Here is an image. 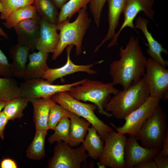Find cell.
<instances>
[{
    "label": "cell",
    "mask_w": 168,
    "mask_h": 168,
    "mask_svg": "<svg viewBox=\"0 0 168 168\" xmlns=\"http://www.w3.org/2000/svg\"><path fill=\"white\" fill-rule=\"evenodd\" d=\"M82 144L76 148L63 141L57 142L53 156L48 161V168H80L89 157Z\"/></svg>",
    "instance_id": "9c48e42d"
},
{
    "label": "cell",
    "mask_w": 168,
    "mask_h": 168,
    "mask_svg": "<svg viewBox=\"0 0 168 168\" xmlns=\"http://www.w3.org/2000/svg\"><path fill=\"white\" fill-rule=\"evenodd\" d=\"M0 36H1V35H0Z\"/></svg>",
    "instance_id": "ee69618b"
},
{
    "label": "cell",
    "mask_w": 168,
    "mask_h": 168,
    "mask_svg": "<svg viewBox=\"0 0 168 168\" xmlns=\"http://www.w3.org/2000/svg\"><path fill=\"white\" fill-rule=\"evenodd\" d=\"M87 79L70 84L54 85L42 78H37L25 80L19 85V87L21 96L29 100L36 98H51L58 93L69 91L72 87Z\"/></svg>",
    "instance_id": "ba28073f"
},
{
    "label": "cell",
    "mask_w": 168,
    "mask_h": 168,
    "mask_svg": "<svg viewBox=\"0 0 168 168\" xmlns=\"http://www.w3.org/2000/svg\"><path fill=\"white\" fill-rule=\"evenodd\" d=\"M8 120L3 111H1L0 113V138L2 140L4 138V131Z\"/></svg>",
    "instance_id": "d590c367"
},
{
    "label": "cell",
    "mask_w": 168,
    "mask_h": 168,
    "mask_svg": "<svg viewBox=\"0 0 168 168\" xmlns=\"http://www.w3.org/2000/svg\"><path fill=\"white\" fill-rule=\"evenodd\" d=\"M161 151L159 149L145 147L140 145L135 136L127 138L124 152L125 168H132L136 165L153 160Z\"/></svg>",
    "instance_id": "4fadbf2b"
},
{
    "label": "cell",
    "mask_w": 168,
    "mask_h": 168,
    "mask_svg": "<svg viewBox=\"0 0 168 168\" xmlns=\"http://www.w3.org/2000/svg\"><path fill=\"white\" fill-rule=\"evenodd\" d=\"M69 119L70 141L68 144L72 147H77L83 142L91 124L85 119L72 112Z\"/></svg>",
    "instance_id": "7402d4cb"
},
{
    "label": "cell",
    "mask_w": 168,
    "mask_h": 168,
    "mask_svg": "<svg viewBox=\"0 0 168 168\" xmlns=\"http://www.w3.org/2000/svg\"><path fill=\"white\" fill-rule=\"evenodd\" d=\"M58 9H60L68 0H52Z\"/></svg>",
    "instance_id": "ab89813d"
},
{
    "label": "cell",
    "mask_w": 168,
    "mask_h": 168,
    "mask_svg": "<svg viewBox=\"0 0 168 168\" xmlns=\"http://www.w3.org/2000/svg\"><path fill=\"white\" fill-rule=\"evenodd\" d=\"M32 5L42 18L56 23L59 13L58 8L52 0H34Z\"/></svg>",
    "instance_id": "484cf974"
},
{
    "label": "cell",
    "mask_w": 168,
    "mask_h": 168,
    "mask_svg": "<svg viewBox=\"0 0 168 168\" xmlns=\"http://www.w3.org/2000/svg\"><path fill=\"white\" fill-rule=\"evenodd\" d=\"M82 143L89 157L95 160L99 159L103 150L104 142L93 126L89 128Z\"/></svg>",
    "instance_id": "603a6c76"
},
{
    "label": "cell",
    "mask_w": 168,
    "mask_h": 168,
    "mask_svg": "<svg viewBox=\"0 0 168 168\" xmlns=\"http://www.w3.org/2000/svg\"><path fill=\"white\" fill-rule=\"evenodd\" d=\"M6 102H5L0 100V113L1 112L2 110L3 109Z\"/></svg>",
    "instance_id": "b9f144b4"
},
{
    "label": "cell",
    "mask_w": 168,
    "mask_h": 168,
    "mask_svg": "<svg viewBox=\"0 0 168 168\" xmlns=\"http://www.w3.org/2000/svg\"><path fill=\"white\" fill-rule=\"evenodd\" d=\"M162 150L158 154V155L168 156V131L166 134L162 146Z\"/></svg>",
    "instance_id": "f35d334b"
},
{
    "label": "cell",
    "mask_w": 168,
    "mask_h": 168,
    "mask_svg": "<svg viewBox=\"0 0 168 168\" xmlns=\"http://www.w3.org/2000/svg\"><path fill=\"white\" fill-rule=\"evenodd\" d=\"M154 3V0H128L123 12L124 15L123 23L108 45V47L110 48L117 45L118 37L121 32L126 27L131 28L138 32L133 21L140 12H143L148 18L153 20L154 12L152 7Z\"/></svg>",
    "instance_id": "7c38bea8"
},
{
    "label": "cell",
    "mask_w": 168,
    "mask_h": 168,
    "mask_svg": "<svg viewBox=\"0 0 168 168\" xmlns=\"http://www.w3.org/2000/svg\"><path fill=\"white\" fill-rule=\"evenodd\" d=\"M87 6L80 9L76 20L56 24L60 31L59 40L57 47L53 53L52 59L55 60L60 55L65 48L70 45L76 46V55L79 56L82 52L83 40L91 23L87 11Z\"/></svg>",
    "instance_id": "3957f363"
},
{
    "label": "cell",
    "mask_w": 168,
    "mask_h": 168,
    "mask_svg": "<svg viewBox=\"0 0 168 168\" xmlns=\"http://www.w3.org/2000/svg\"><path fill=\"white\" fill-rule=\"evenodd\" d=\"M12 59L11 65L12 76L23 78L29 56L30 49L18 43L12 45L9 49Z\"/></svg>",
    "instance_id": "44dd1931"
},
{
    "label": "cell",
    "mask_w": 168,
    "mask_h": 168,
    "mask_svg": "<svg viewBox=\"0 0 168 168\" xmlns=\"http://www.w3.org/2000/svg\"><path fill=\"white\" fill-rule=\"evenodd\" d=\"M34 0H0L2 7L0 18L6 20L15 10L26 6L32 5Z\"/></svg>",
    "instance_id": "4dcf8cb0"
},
{
    "label": "cell",
    "mask_w": 168,
    "mask_h": 168,
    "mask_svg": "<svg viewBox=\"0 0 168 168\" xmlns=\"http://www.w3.org/2000/svg\"><path fill=\"white\" fill-rule=\"evenodd\" d=\"M128 0H107L108 5L109 28L107 35L101 43L95 48L96 52L103 44L115 36V30L118 27L120 17L123 12Z\"/></svg>",
    "instance_id": "ac0fdd59"
},
{
    "label": "cell",
    "mask_w": 168,
    "mask_h": 168,
    "mask_svg": "<svg viewBox=\"0 0 168 168\" xmlns=\"http://www.w3.org/2000/svg\"><path fill=\"white\" fill-rule=\"evenodd\" d=\"M47 131L36 130L34 138L26 151V157L28 159L37 161L45 157V141Z\"/></svg>",
    "instance_id": "cb8c5ba5"
},
{
    "label": "cell",
    "mask_w": 168,
    "mask_h": 168,
    "mask_svg": "<svg viewBox=\"0 0 168 168\" xmlns=\"http://www.w3.org/2000/svg\"><path fill=\"white\" fill-rule=\"evenodd\" d=\"M51 98L66 109L89 122L96 128L103 141L107 134L113 130L96 115L94 110L97 107L95 104L82 102L72 97L67 91L56 93Z\"/></svg>",
    "instance_id": "5b68a950"
},
{
    "label": "cell",
    "mask_w": 168,
    "mask_h": 168,
    "mask_svg": "<svg viewBox=\"0 0 168 168\" xmlns=\"http://www.w3.org/2000/svg\"><path fill=\"white\" fill-rule=\"evenodd\" d=\"M148 21L141 16L136 19L135 26L140 30L142 32L147 42L148 49L146 50L147 54L150 58L157 61L165 68L168 65V61L164 60L162 58V53L167 54V50L164 48L162 44L153 37L147 29Z\"/></svg>",
    "instance_id": "e0dca14e"
},
{
    "label": "cell",
    "mask_w": 168,
    "mask_h": 168,
    "mask_svg": "<svg viewBox=\"0 0 168 168\" xmlns=\"http://www.w3.org/2000/svg\"><path fill=\"white\" fill-rule=\"evenodd\" d=\"M73 45L67 46V60L63 66L55 68H49L42 76V78L52 83L56 80L62 78L67 75L78 72H83L90 74L97 73L96 71L91 69L95 64L103 62L101 60L95 63L85 65H77L71 60L70 54Z\"/></svg>",
    "instance_id": "9a60e30c"
},
{
    "label": "cell",
    "mask_w": 168,
    "mask_h": 168,
    "mask_svg": "<svg viewBox=\"0 0 168 168\" xmlns=\"http://www.w3.org/2000/svg\"><path fill=\"white\" fill-rule=\"evenodd\" d=\"M49 54L38 51L29 55L23 77L25 80L42 78L49 68L47 63Z\"/></svg>",
    "instance_id": "d6986e66"
},
{
    "label": "cell",
    "mask_w": 168,
    "mask_h": 168,
    "mask_svg": "<svg viewBox=\"0 0 168 168\" xmlns=\"http://www.w3.org/2000/svg\"><path fill=\"white\" fill-rule=\"evenodd\" d=\"M0 35L6 39H9V37L7 33L0 26Z\"/></svg>",
    "instance_id": "60d3db41"
},
{
    "label": "cell",
    "mask_w": 168,
    "mask_h": 168,
    "mask_svg": "<svg viewBox=\"0 0 168 168\" xmlns=\"http://www.w3.org/2000/svg\"><path fill=\"white\" fill-rule=\"evenodd\" d=\"M127 138L113 130L107 134L102 152L97 163L99 168H125V147Z\"/></svg>",
    "instance_id": "52a82bcc"
},
{
    "label": "cell",
    "mask_w": 168,
    "mask_h": 168,
    "mask_svg": "<svg viewBox=\"0 0 168 168\" xmlns=\"http://www.w3.org/2000/svg\"><path fill=\"white\" fill-rule=\"evenodd\" d=\"M114 85L112 82L104 83L99 81L87 79L81 84L72 87L68 92L78 100L94 103L100 114L110 118L112 114L105 109L111 98V94L115 95L119 91Z\"/></svg>",
    "instance_id": "277c9868"
},
{
    "label": "cell",
    "mask_w": 168,
    "mask_h": 168,
    "mask_svg": "<svg viewBox=\"0 0 168 168\" xmlns=\"http://www.w3.org/2000/svg\"><path fill=\"white\" fill-rule=\"evenodd\" d=\"M153 160L155 162L157 168L168 167V157L158 155L155 156Z\"/></svg>",
    "instance_id": "e575fe53"
},
{
    "label": "cell",
    "mask_w": 168,
    "mask_h": 168,
    "mask_svg": "<svg viewBox=\"0 0 168 168\" xmlns=\"http://www.w3.org/2000/svg\"><path fill=\"white\" fill-rule=\"evenodd\" d=\"M107 0H90L89 5L95 24L97 27L100 26L103 8Z\"/></svg>",
    "instance_id": "d6a6232c"
},
{
    "label": "cell",
    "mask_w": 168,
    "mask_h": 168,
    "mask_svg": "<svg viewBox=\"0 0 168 168\" xmlns=\"http://www.w3.org/2000/svg\"><path fill=\"white\" fill-rule=\"evenodd\" d=\"M150 96L149 90L142 77L127 89L119 91L111 98L105 110L115 118L124 119L142 105Z\"/></svg>",
    "instance_id": "7a4b0ae2"
},
{
    "label": "cell",
    "mask_w": 168,
    "mask_h": 168,
    "mask_svg": "<svg viewBox=\"0 0 168 168\" xmlns=\"http://www.w3.org/2000/svg\"><path fill=\"white\" fill-rule=\"evenodd\" d=\"M1 168H17L18 167L16 162L13 159L9 158L3 159L1 162Z\"/></svg>",
    "instance_id": "8d00e7d4"
},
{
    "label": "cell",
    "mask_w": 168,
    "mask_h": 168,
    "mask_svg": "<svg viewBox=\"0 0 168 168\" xmlns=\"http://www.w3.org/2000/svg\"><path fill=\"white\" fill-rule=\"evenodd\" d=\"M0 76L4 77L12 76L11 64L9 63L7 58L0 48Z\"/></svg>",
    "instance_id": "836d02e7"
},
{
    "label": "cell",
    "mask_w": 168,
    "mask_h": 168,
    "mask_svg": "<svg viewBox=\"0 0 168 168\" xmlns=\"http://www.w3.org/2000/svg\"><path fill=\"white\" fill-rule=\"evenodd\" d=\"M32 104L36 130L48 131V122L50 109L56 103L51 98H36L30 100Z\"/></svg>",
    "instance_id": "ffe728a7"
},
{
    "label": "cell",
    "mask_w": 168,
    "mask_h": 168,
    "mask_svg": "<svg viewBox=\"0 0 168 168\" xmlns=\"http://www.w3.org/2000/svg\"><path fill=\"white\" fill-rule=\"evenodd\" d=\"M2 12V7L1 5V3L0 2V12Z\"/></svg>",
    "instance_id": "7bdbcfd3"
},
{
    "label": "cell",
    "mask_w": 168,
    "mask_h": 168,
    "mask_svg": "<svg viewBox=\"0 0 168 168\" xmlns=\"http://www.w3.org/2000/svg\"><path fill=\"white\" fill-rule=\"evenodd\" d=\"M71 113L55 103L50 110L48 122V130H54L59 121L63 118L67 117L69 118Z\"/></svg>",
    "instance_id": "1f68e13d"
},
{
    "label": "cell",
    "mask_w": 168,
    "mask_h": 168,
    "mask_svg": "<svg viewBox=\"0 0 168 168\" xmlns=\"http://www.w3.org/2000/svg\"><path fill=\"white\" fill-rule=\"evenodd\" d=\"M90 0H69L60 9L56 24L69 21L70 18L81 8L87 6Z\"/></svg>",
    "instance_id": "f1b7e54d"
},
{
    "label": "cell",
    "mask_w": 168,
    "mask_h": 168,
    "mask_svg": "<svg viewBox=\"0 0 168 168\" xmlns=\"http://www.w3.org/2000/svg\"><path fill=\"white\" fill-rule=\"evenodd\" d=\"M37 13L33 5L21 7L12 12L5 20V26L8 29L13 28L22 21L35 16Z\"/></svg>",
    "instance_id": "4316f807"
},
{
    "label": "cell",
    "mask_w": 168,
    "mask_h": 168,
    "mask_svg": "<svg viewBox=\"0 0 168 168\" xmlns=\"http://www.w3.org/2000/svg\"><path fill=\"white\" fill-rule=\"evenodd\" d=\"M143 77L148 86L150 96L166 100L168 97V70L155 60L147 58Z\"/></svg>",
    "instance_id": "30bf717a"
},
{
    "label": "cell",
    "mask_w": 168,
    "mask_h": 168,
    "mask_svg": "<svg viewBox=\"0 0 168 168\" xmlns=\"http://www.w3.org/2000/svg\"><path fill=\"white\" fill-rule=\"evenodd\" d=\"M29 102V100L21 96L15 97L6 102L2 111L9 120L21 119Z\"/></svg>",
    "instance_id": "d4e9b609"
},
{
    "label": "cell",
    "mask_w": 168,
    "mask_h": 168,
    "mask_svg": "<svg viewBox=\"0 0 168 168\" xmlns=\"http://www.w3.org/2000/svg\"><path fill=\"white\" fill-rule=\"evenodd\" d=\"M70 120L65 117L58 122L54 129V133L48 138V142L51 144L56 142L63 141L68 143L70 141Z\"/></svg>",
    "instance_id": "f546056e"
},
{
    "label": "cell",
    "mask_w": 168,
    "mask_h": 168,
    "mask_svg": "<svg viewBox=\"0 0 168 168\" xmlns=\"http://www.w3.org/2000/svg\"><path fill=\"white\" fill-rule=\"evenodd\" d=\"M119 59L110 65L109 73L114 85H120L127 89L137 83L144 75L147 59L137 37L131 36L124 49L120 48Z\"/></svg>",
    "instance_id": "6da1fadb"
},
{
    "label": "cell",
    "mask_w": 168,
    "mask_h": 168,
    "mask_svg": "<svg viewBox=\"0 0 168 168\" xmlns=\"http://www.w3.org/2000/svg\"><path fill=\"white\" fill-rule=\"evenodd\" d=\"M161 99L150 96L142 105L126 116L124 125L119 127L110 123L120 135L128 134L135 136L145 121L154 112Z\"/></svg>",
    "instance_id": "8fae6325"
},
{
    "label": "cell",
    "mask_w": 168,
    "mask_h": 168,
    "mask_svg": "<svg viewBox=\"0 0 168 168\" xmlns=\"http://www.w3.org/2000/svg\"><path fill=\"white\" fill-rule=\"evenodd\" d=\"M168 131L166 115L159 105L135 137L143 147L161 149Z\"/></svg>",
    "instance_id": "8992f818"
},
{
    "label": "cell",
    "mask_w": 168,
    "mask_h": 168,
    "mask_svg": "<svg viewBox=\"0 0 168 168\" xmlns=\"http://www.w3.org/2000/svg\"><path fill=\"white\" fill-rule=\"evenodd\" d=\"M41 18L37 13L35 16L22 21L13 28L17 35V43L28 47L30 51L36 49Z\"/></svg>",
    "instance_id": "5bb4252c"
},
{
    "label": "cell",
    "mask_w": 168,
    "mask_h": 168,
    "mask_svg": "<svg viewBox=\"0 0 168 168\" xmlns=\"http://www.w3.org/2000/svg\"><path fill=\"white\" fill-rule=\"evenodd\" d=\"M134 168H157L155 161L151 160L138 164L135 166Z\"/></svg>",
    "instance_id": "74e56055"
},
{
    "label": "cell",
    "mask_w": 168,
    "mask_h": 168,
    "mask_svg": "<svg viewBox=\"0 0 168 168\" xmlns=\"http://www.w3.org/2000/svg\"><path fill=\"white\" fill-rule=\"evenodd\" d=\"M56 24L41 17L39 36L36 49L45 53H54L59 40Z\"/></svg>",
    "instance_id": "2e32d148"
},
{
    "label": "cell",
    "mask_w": 168,
    "mask_h": 168,
    "mask_svg": "<svg viewBox=\"0 0 168 168\" xmlns=\"http://www.w3.org/2000/svg\"><path fill=\"white\" fill-rule=\"evenodd\" d=\"M21 96L19 85L12 77L0 78V100L6 102Z\"/></svg>",
    "instance_id": "83f0119b"
}]
</instances>
